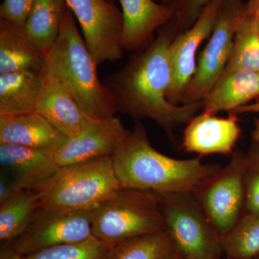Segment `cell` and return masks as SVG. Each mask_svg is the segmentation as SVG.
<instances>
[{
    "mask_svg": "<svg viewBox=\"0 0 259 259\" xmlns=\"http://www.w3.org/2000/svg\"><path fill=\"white\" fill-rule=\"evenodd\" d=\"M259 98V71L225 70L203 100L202 112H231Z\"/></svg>",
    "mask_w": 259,
    "mask_h": 259,
    "instance_id": "cell-17",
    "label": "cell"
},
{
    "mask_svg": "<svg viewBox=\"0 0 259 259\" xmlns=\"http://www.w3.org/2000/svg\"><path fill=\"white\" fill-rule=\"evenodd\" d=\"M111 248L92 237L79 243L47 248L21 259H108Z\"/></svg>",
    "mask_w": 259,
    "mask_h": 259,
    "instance_id": "cell-26",
    "label": "cell"
},
{
    "mask_svg": "<svg viewBox=\"0 0 259 259\" xmlns=\"http://www.w3.org/2000/svg\"><path fill=\"white\" fill-rule=\"evenodd\" d=\"M179 32L173 18L162 27L157 36L134 51L123 67L102 81L114 97L117 112L136 122L151 119L173 143L176 142L175 129L203 109V102L176 105L167 99L172 79L170 47Z\"/></svg>",
    "mask_w": 259,
    "mask_h": 259,
    "instance_id": "cell-1",
    "label": "cell"
},
{
    "mask_svg": "<svg viewBox=\"0 0 259 259\" xmlns=\"http://www.w3.org/2000/svg\"><path fill=\"white\" fill-rule=\"evenodd\" d=\"M121 187L111 157L61 166L37 191L40 207L92 212Z\"/></svg>",
    "mask_w": 259,
    "mask_h": 259,
    "instance_id": "cell-4",
    "label": "cell"
},
{
    "mask_svg": "<svg viewBox=\"0 0 259 259\" xmlns=\"http://www.w3.org/2000/svg\"><path fill=\"white\" fill-rule=\"evenodd\" d=\"M67 139L37 111L0 115V144L56 153Z\"/></svg>",
    "mask_w": 259,
    "mask_h": 259,
    "instance_id": "cell-15",
    "label": "cell"
},
{
    "mask_svg": "<svg viewBox=\"0 0 259 259\" xmlns=\"http://www.w3.org/2000/svg\"><path fill=\"white\" fill-rule=\"evenodd\" d=\"M246 153L237 150L226 167L192 192L221 236L232 231L244 214Z\"/></svg>",
    "mask_w": 259,
    "mask_h": 259,
    "instance_id": "cell-7",
    "label": "cell"
},
{
    "mask_svg": "<svg viewBox=\"0 0 259 259\" xmlns=\"http://www.w3.org/2000/svg\"><path fill=\"white\" fill-rule=\"evenodd\" d=\"M179 254L167 230L134 237L112 247L108 259H177Z\"/></svg>",
    "mask_w": 259,
    "mask_h": 259,
    "instance_id": "cell-22",
    "label": "cell"
},
{
    "mask_svg": "<svg viewBox=\"0 0 259 259\" xmlns=\"http://www.w3.org/2000/svg\"><path fill=\"white\" fill-rule=\"evenodd\" d=\"M130 134L120 117L94 120L81 134L67 139L56 153V161L59 166H65L111 157Z\"/></svg>",
    "mask_w": 259,
    "mask_h": 259,
    "instance_id": "cell-12",
    "label": "cell"
},
{
    "mask_svg": "<svg viewBox=\"0 0 259 259\" xmlns=\"http://www.w3.org/2000/svg\"><path fill=\"white\" fill-rule=\"evenodd\" d=\"M154 1L161 2V3L164 5H170L171 4V3H173L174 2L176 1V0H154Z\"/></svg>",
    "mask_w": 259,
    "mask_h": 259,
    "instance_id": "cell-35",
    "label": "cell"
},
{
    "mask_svg": "<svg viewBox=\"0 0 259 259\" xmlns=\"http://www.w3.org/2000/svg\"><path fill=\"white\" fill-rule=\"evenodd\" d=\"M244 183V214L259 213V146L253 141L246 153Z\"/></svg>",
    "mask_w": 259,
    "mask_h": 259,
    "instance_id": "cell-27",
    "label": "cell"
},
{
    "mask_svg": "<svg viewBox=\"0 0 259 259\" xmlns=\"http://www.w3.org/2000/svg\"><path fill=\"white\" fill-rule=\"evenodd\" d=\"M68 8L66 0H35L24 29L47 55L55 42Z\"/></svg>",
    "mask_w": 259,
    "mask_h": 259,
    "instance_id": "cell-21",
    "label": "cell"
},
{
    "mask_svg": "<svg viewBox=\"0 0 259 259\" xmlns=\"http://www.w3.org/2000/svg\"><path fill=\"white\" fill-rule=\"evenodd\" d=\"M21 255L13 249L9 242L1 243L0 259H21Z\"/></svg>",
    "mask_w": 259,
    "mask_h": 259,
    "instance_id": "cell-31",
    "label": "cell"
},
{
    "mask_svg": "<svg viewBox=\"0 0 259 259\" xmlns=\"http://www.w3.org/2000/svg\"><path fill=\"white\" fill-rule=\"evenodd\" d=\"M93 236L112 248L134 237L166 230L156 194L120 187L91 212Z\"/></svg>",
    "mask_w": 259,
    "mask_h": 259,
    "instance_id": "cell-5",
    "label": "cell"
},
{
    "mask_svg": "<svg viewBox=\"0 0 259 259\" xmlns=\"http://www.w3.org/2000/svg\"><path fill=\"white\" fill-rule=\"evenodd\" d=\"M252 139L253 142L259 146V119L255 120V127L252 133Z\"/></svg>",
    "mask_w": 259,
    "mask_h": 259,
    "instance_id": "cell-34",
    "label": "cell"
},
{
    "mask_svg": "<svg viewBox=\"0 0 259 259\" xmlns=\"http://www.w3.org/2000/svg\"><path fill=\"white\" fill-rule=\"evenodd\" d=\"M82 29L95 64L114 62L123 56L122 12L109 0H66Z\"/></svg>",
    "mask_w": 259,
    "mask_h": 259,
    "instance_id": "cell-10",
    "label": "cell"
},
{
    "mask_svg": "<svg viewBox=\"0 0 259 259\" xmlns=\"http://www.w3.org/2000/svg\"><path fill=\"white\" fill-rule=\"evenodd\" d=\"M245 113H259V98L253 103H249L244 106L236 109L234 111L230 112L233 115H241Z\"/></svg>",
    "mask_w": 259,
    "mask_h": 259,
    "instance_id": "cell-32",
    "label": "cell"
},
{
    "mask_svg": "<svg viewBox=\"0 0 259 259\" xmlns=\"http://www.w3.org/2000/svg\"><path fill=\"white\" fill-rule=\"evenodd\" d=\"M35 0H4L0 6V19L25 26Z\"/></svg>",
    "mask_w": 259,
    "mask_h": 259,
    "instance_id": "cell-29",
    "label": "cell"
},
{
    "mask_svg": "<svg viewBox=\"0 0 259 259\" xmlns=\"http://www.w3.org/2000/svg\"><path fill=\"white\" fill-rule=\"evenodd\" d=\"M255 259H259V255L258 257H256V258H255Z\"/></svg>",
    "mask_w": 259,
    "mask_h": 259,
    "instance_id": "cell-39",
    "label": "cell"
},
{
    "mask_svg": "<svg viewBox=\"0 0 259 259\" xmlns=\"http://www.w3.org/2000/svg\"><path fill=\"white\" fill-rule=\"evenodd\" d=\"M259 13V0H248L245 5V13L248 15H256Z\"/></svg>",
    "mask_w": 259,
    "mask_h": 259,
    "instance_id": "cell-33",
    "label": "cell"
},
{
    "mask_svg": "<svg viewBox=\"0 0 259 259\" xmlns=\"http://www.w3.org/2000/svg\"><path fill=\"white\" fill-rule=\"evenodd\" d=\"M220 259H234V258H228V257H226V258H221Z\"/></svg>",
    "mask_w": 259,
    "mask_h": 259,
    "instance_id": "cell-37",
    "label": "cell"
},
{
    "mask_svg": "<svg viewBox=\"0 0 259 259\" xmlns=\"http://www.w3.org/2000/svg\"><path fill=\"white\" fill-rule=\"evenodd\" d=\"M156 195L166 230L181 256L185 259L222 258V237L192 192Z\"/></svg>",
    "mask_w": 259,
    "mask_h": 259,
    "instance_id": "cell-6",
    "label": "cell"
},
{
    "mask_svg": "<svg viewBox=\"0 0 259 259\" xmlns=\"http://www.w3.org/2000/svg\"><path fill=\"white\" fill-rule=\"evenodd\" d=\"M225 70L259 71V23L255 15L245 13L238 24Z\"/></svg>",
    "mask_w": 259,
    "mask_h": 259,
    "instance_id": "cell-24",
    "label": "cell"
},
{
    "mask_svg": "<svg viewBox=\"0 0 259 259\" xmlns=\"http://www.w3.org/2000/svg\"><path fill=\"white\" fill-rule=\"evenodd\" d=\"M223 1L211 0L202 10L194 25L185 31L179 32L171 42L170 60L172 79L167 99L174 105H180L185 89L197 69V51L202 42L210 37Z\"/></svg>",
    "mask_w": 259,
    "mask_h": 259,
    "instance_id": "cell-11",
    "label": "cell"
},
{
    "mask_svg": "<svg viewBox=\"0 0 259 259\" xmlns=\"http://www.w3.org/2000/svg\"><path fill=\"white\" fill-rule=\"evenodd\" d=\"M111 160L121 187L158 194L192 193L223 168L216 163H203L200 156L177 159L158 152L151 146L141 122H136Z\"/></svg>",
    "mask_w": 259,
    "mask_h": 259,
    "instance_id": "cell-2",
    "label": "cell"
},
{
    "mask_svg": "<svg viewBox=\"0 0 259 259\" xmlns=\"http://www.w3.org/2000/svg\"><path fill=\"white\" fill-rule=\"evenodd\" d=\"M0 166L17 190L35 192L61 168L56 153L12 144H0Z\"/></svg>",
    "mask_w": 259,
    "mask_h": 259,
    "instance_id": "cell-13",
    "label": "cell"
},
{
    "mask_svg": "<svg viewBox=\"0 0 259 259\" xmlns=\"http://www.w3.org/2000/svg\"><path fill=\"white\" fill-rule=\"evenodd\" d=\"M223 253L228 258L255 259L259 255V213H245L222 238Z\"/></svg>",
    "mask_w": 259,
    "mask_h": 259,
    "instance_id": "cell-25",
    "label": "cell"
},
{
    "mask_svg": "<svg viewBox=\"0 0 259 259\" xmlns=\"http://www.w3.org/2000/svg\"><path fill=\"white\" fill-rule=\"evenodd\" d=\"M36 111L67 139L81 134L94 120L83 113L62 85L54 79H47Z\"/></svg>",
    "mask_w": 259,
    "mask_h": 259,
    "instance_id": "cell-18",
    "label": "cell"
},
{
    "mask_svg": "<svg viewBox=\"0 0 259 259\" xmlns=\"http://www.w3.org/2000/svg\"><path fill=\"white\" fill-rule=\"evenodd\" d=\"M40 206L37 192L23 190L0 203V241H13L31 222Z\"/></svg>",
    "mask_w": 259,
    "mask_h": 259,
    "instance_id": "cell-23",
    "label": "cell"
},
{
    "mask_svg": "<svg viewBox=\"0 0 259 259\" xmlns=\"http://www.w3.org/2000/svg\"><path fill=\"white\" fill-rule=\"evenodd\" d=\"M112 2V0H109ZM123 17L122 48L134 52L151 41L154 32L175 18L171 5L154 0H119Z\"/></svg>",
    "mask_w": 259,
    "mask_h": 259,
    "instance_id": "cell-16",
    "label": "cell"
},
{
    "mask_svg": "<svg viewBox=\"0 0 259 259\" xmlns=\"http://www.w3.org/2000/svg\"><path fill=\"white\" fill-rule=\"evenodd\" d=\"M91 212L53 210L39 207L31 222L13 241V249L25 256L57 245L92 238Z\"/></svg>",
    "mask_w": 259,
    "mask_h": 259,
    "instance_id": "cell-9",
    "label": "cell"
},
{
    "mask_svg": "<svg viewBox=\"0 0 259 259\" xmlns=\"http://www.w3.org/2000/svg\"><path fill=\"white\" fill-rule=\"evenodd\" d=\"M19 192H21V191L17 190L16 187L13 185V184L8 178V177L5 175L4 174L1 173V177H0V203L13 197V195L18 193Z\"/></svg>",
    "mask_w": 259,
    "mask_h": 259,
    "instance_id": "cell-30",
    "label": "cell"
},
{
    "mask_svg": "<svg viewBox=\"0 0 259 259\" xmlns=\"http://www.w3.org/2000/svg\"><path fill=\"white\" fill-rule=\"evenodd\" d=\"M255 16H256L257 20H258V23H259V13H258V14H257L256 15H255Z\"/></svg>",
    "mask_w": 259,
    "mask_h": 259,
    "instance_id": "cell-36",
    "label": "cell"
},
{
    "mask_svg": "<svg viewBox=\"0 0 259 259\" xmlns=\"http://www.w3.org/2000/svg\"><path fill=\"white\" fill-rule=\"evenodd\" d=\"M47 55L24 27L0 19V74L44 71Z\"/></svg>",
    "mask_w": 259,
    "mask_h": 259,
    "instance_id": "cell-19",
    "label": "cell"
},
{
    "mask_svg": "<svg viewBox=\"0 0 259 259\" xmlns=\"http://www.w3.org/2000/svg\"><path fill=\"white\" fill-rule=\"evenodd\" d=\"M47 82L41 71L0 74V115L36 111Z\"/></svg>",
    "mask_w": 259,
    "mask_h": 259,
    "instance_id": "cell-20",
    "label": "cell"
},
{
    "mask_svg": "<svg viewBox=\"0 0 259 259\" xmlns=\"http://www.w3.org/2000/svg\"><path fill=\"white\" fill-rule=\"evenodd\" d=\"M97 66L68 7L42 72L47 79L60 83L85 115L105 120L117 112L113 96L99 79Z\"/></svg>",
    "mask_w": 259,
    "mask_h": 259,
    "instance_id": "cell-3",
    "label": "cell"
},
{
    "mask_svg": "<svg viewBox=\"0 0 259 259\" xmlns=\"http://www.w3.org/2000/svg\"><path fill=\"white\" fill-rule=\"evenodd\" d=\"M241 132L237 115L229 114L223 118L202 112L186 124L182 146L187 152L202 157L216 153L230 156Z\"/></svg>",
    "mask_w": 259,
    "mask_h": 259,
    "instance_id": "cell-14",
    "label": "cell"
},
{
    "mask_svg": "<svg viewBox=\"0 0 259 259\" xmlns=\"http://www.w3.org/2000/svg\"><path fill=\"white\" fill-rule=\"evenodd\" d=\"M245 14L243 0H223L212 34L201 53L195 73L185 89L180 105L203 102L226 69L236 29Z\"/></svg>",
    "mask_w": 259,
    "mask_h": 259,
    "instance_id": "cell-8",
    "label": "cell"
},
{
    "mask_svg": "<svg viewBox=\"0 0 259 259\" xmlns=\"http://www.w3.org/2000/svg\"><path fill=\"white\" fill-rule=\"evenodd\" d=\"M211 0H176L171 3L175 19L180 32L190 28L195 23L204 7Z\"/></svg>",
    "mask_w": 259,
    "mask_h": 259,
    "instance_id": "cell-28",
    "label": "cell"
},
{
    "mask_svg": "<svg viewBox=\"0 0 259 259\" xmlns=\"http://www.w3.org/2000/svg\"><path fill=\"white\" fill-rule=\"evenodd\" d=\"M177 259H185V258H183V257L180 256V257H179V258H177Z\"/></svg>",
    "mask_w": 259,
    "mask_h": 259,
    "instance_id": "cell-38",
    "label": "cell"
}]
</instances>
